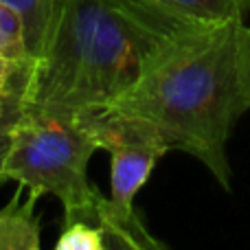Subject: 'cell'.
Listing matches in <instances>:
<instances>
[{"mask_svg":"<svg viewBox=\"0 0 250 250\" xmlns=\"http://www.w3.org/2000/svg\"><path fill=\"white\" fill-rule=\"evenodd\" d=\"M105 110L149 125L171 149L204 165L233 189L226 145L250 110V26H200L167 42L132 88Z\"/></svg>","mask_w":250,"mask_h":250,"instance_id":"cell-1","label":"cell"},{"mask_svg":"<svg viewBox=\"0 0 250 250\" xmlns=\"http://www.w3.org/2000/svg\"><path fill=\"white\" fill-rule=\"evenodd\" d=\"M200 26L151 0H64L46 53L33 64L13 110L101 112L134 86L165 44Z\"/></svg>","mask_w":250,"mask_h":250,"instance_id":"cell-2","label":"cell"},{"mask_svg":"<svg viewBox=\"0 0 250 250\" xmlns=\"http://www.w3.org/2000/svg\"><path fill=\"white\" fill-rule=\"evenodd\" d=\"M11 117L4 178L40 198L55 195L64 204L66 224H95L104 195L88 180V163L97 143L82 119L33 105H18Z\"/></svg>","mask_w":250,"mask_h":250,"instance_id":"cell-3","label":"cell"},{"mask_svg":"<svg viewBox=\"0 0 250 250\" xmlns=\"http://www.w3.org/2000/svg\"><path fill=\"white\" fill-rule=\"evenodd\" d=\"M97 149L110 154V193L108 207L119 215L134 213V198L147 185L158 160L171 147L149 125L121 117L110 110L79 117Z\"/></svg>","mask_w":250,"mask_h":250,"instance_id":"cell-4","label":"cell"},{"mask_svg":"<svg viewBox=\"0 0 250 250\" xmlns=\"http://www.w3.org/2000/svg\"><path fill=\"white\" fill-rule=\"evenodd\" d=\"M31 70H33V60L26 51L22 18L9 4L0 2V79L11 86V110Z\"/></svg>","mask_w":250,"mask_h":250,"instance_id":"cell-5","label":"cell"},{"mask_svg":"<svg viewBox=\"0 0 250 250\" xmlns=\"http://www.w3.org/2000/svg\"><path fill=\"white\" fill-rule=\"evenodd\" d=\"M24 185H18L16 193L0 208V250H42L40 248V220L35 204L40 195L29 193L22 202Z\"/></svg>","mask_w":250,"mask_h":250,"instance_id":"cell-6","label":"cell"},{"mask_svg":"<svg viewBox=\"0 0 250 250\" xmlns=\"http://www.w3.org/2000/svg\"><path fill=\"white\" fill-rule=\"evenodd\" d=\"M95 224L104 230L108 250H169L147 230L136 211L119 215L108 207V198L101 200Z\"/></svg>","mask_w":250,"mask_h":250,"instance_id":"cell-7","label":"cell"},{"mask_svg":"<svg viewBox=\"0 0 250 250\" xmlns=\"http://www.w3.org/2000/svg\"><path fill=\"white\" fill-rule=\"evenodd\" d=\"M0 2L9 4L22 18L26 51L33 64L42 60L57 26V20H60L64 0H0Z\"/></svg>","mask_w":250,"mask_h":250,"instance_id":"cell-8","label":"cell"},{"mask_svg":"<svg viewBox=\"0 0 250 250\" xmlns=\"http://www.w3.org/2000/svg\"><path fill=\"white\" fill-rule=\"evenodd\" d=\"M151 2L180 20L202 26L244 22L250 11V0H151Z\"/></svg>","mask_w":250,"mask_h":250,"instance_id":"cell-9","label":"cell"},{"mask_svg":"<svg viewBox=\"0 0 250 250\" xmlns=\"http://www.w3.org/2000/svg\"><path fill=\"white\" fill-rule=\"evenodd\" d=\"M53 250H108L104 230L90 222H70L64 226Z\"/></svg>","mask_w":250,"mask_h":250,"instance_id":"cell-10","label":"cell"},{"mask_svg":"<svg viewBox=\"0 0 250 250\" xmlns=\"http://www.w3.org/2000/svg\"><path fill=\"white\" fill-rule=\"evenodd\" d=\"M11 121H13L11 112L0 119V185L7 182V178L2 173V165H4V156H7V149H9V143H11Z\"/></svg>","mask_w":250,"mask_h":250,"instance_id":"cell-11","label":"cell"},{"mask_svg":"<svg viewBox=\"0 0 250 250\" xmlns=\"http://www.w3.org/2000/svg\"><path fill=\"white\" fill-rule=\"evenodd\" d=\"M11 104H13V97H11V86L7 82L0 79V119L7 117L11 112Z\"/></svg>","mask_w":250,"mask_h":250,"instance_id":"cell-12","label":"cell"}]
</instances>
